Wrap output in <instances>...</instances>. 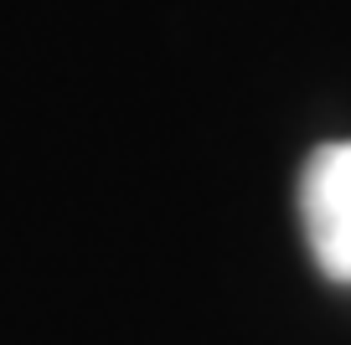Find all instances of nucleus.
Wrapping results in <instances>:
<instances>
[{
	"mask_svg": "<svg viewBox=\"0 0 351 345\" xmlns=\"http://www.w3.org/2000/svg\"><path fill=\"white\" fill-rule=\"evenodd\" d=\"M300 222L320 273L351 283V140H330L300 170Z\"/></svg>",
	"mask_w": 351,
	"mask_h": 345,
	"instance_id": "obj_1",
	"label": "nucleus"
}]
</instances>
